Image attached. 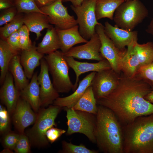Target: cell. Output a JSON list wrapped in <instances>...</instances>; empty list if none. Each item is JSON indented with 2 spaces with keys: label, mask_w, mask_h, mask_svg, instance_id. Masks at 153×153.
Segmentation results:
<instances>
[{
  "label": "cell",
  "mask_w": 153,
  "mask_h": 153,
  "mask_svg": "<svg viewBox=\"0 0 153 153\" xmlns=\"http://www.w3.org/2000/svg\"><path fill=\"white\" fill-rule=\"evenodd\" d=\"M151 89V86L145 81L122 74L114 90L107 96L96 100L97 103L112 110L124 126L138 117L153 114V103L144 98Z\"/></svg>",
  "instance_id": "6da1fadb"
},
{
  "label": "cell",
  "mask_w": 153,
  "mask_h": 153,
  "mask_svg": "<svg viewBox=\"0 0 153 153\" xmlns=\"http://www.w3.org/2000/svg\"><path fill=\"white\" fill-rule=\"evenodd\" d=\"M94 135L99 150L105 153H124L122 126L113 112L98 105Z\"/></svg>",
  "instance_id": "7a4b0ae2"
},
{
  "label": "cell",
  "mask_w": 153,
  "mask_h": 153,
  "mask_svg": "<svg viewBox=\"0 0 153 153\" xmlns=\"http://www.w3.org/2000/svg\"><path fill=\"white\" fill-rule=\"evenodd\" d=\"M124 153H153V114L122 126Z\"/></svg>",
  "instance_id": "3957f363"
},
{
  "label": "cell",
  "mask_w": 153,
  "mask_h": 153,
  "mask_svg": "<svg viewBox=\"0 0 153 153\" xmlns=\"http://www.w3.org/2000/svg\"><path fill=\"white\" fill-rule=\"evenodd\" d=\"M61 108L53 105L46 109H40L33 126L26 132V135L31 145L41 148L48 144L49 141L46 136V132L51 128L56 126L55 120Z\"/></svg>",
  "instance_id": "277c9868"
},
{
  "label": "cell",
  "mask_w": 153,
  "mask_h": 153,
  "mask_svg": "<svg viewBox=\"0 0 153 153\" xmlns=\"http://www.w3.org/2000/svg\"><path fill=\"white\" fill-rule=\"evenodd\" d=\"M148 14V9L139 0L124 1L116 9L113 20L115 25L129 31H133Z\"/></svg>",
  "instance_id": "5b68a950"
},
{
  "label": "cell",
  "mask_w": 153,
  "mask_h": 153,
  "mask_svg": "<svg viewBox=\"0 0 153 153\" xmlns=\"http://www.w3.org/2000/svg\"><path fill=\"white\" fill-rule=\"evenodd\" d=\"M44 58L52 76L53 86L57 92L66 93L72 90L73 91L74 84L69 75V67L63 53L56 50Z\"/></svg>",
  "instance_id": "8992f818"
},
{
  "label": "cell",
  "mask_w": 153,
  "mask_h": 153,
  "mask_svg": "<svg viewBox=\"0 0 153 153\" xmlns=\"http://www.w3.org/2000/svg\"><path fill=\"white\" fill-rule=\"evenodd\" d=\"M68 129L66 134L75 133L84 134L93 143H96L94 131L96 116L93 114L65 107Z\"/></svg>",
  "instance_id": "52a82bcc"
},
{
  "label": "cell",
  "mask_w": 153,
  "mask_h": 153,
  "mask_svg": "<svg viewBox=\"0 0 153 153\" xmlns=\"http://www.w3.org/2000/svg\"><path fill=\"white\" fill-rule=\"evenodd\" d=\"M97 0H86L80 6H71L76 14L79 26V31L81 35L88 41L96 33V26L101 24L97 21L95 13Z\"/></svg>",
  "instance_id": "ba28073f"
},
{
  "label": "cell",
  "mask_w": 153,
  "mask_h": 153,
  "mask_svg": "<svg viewBox=\"0 0 153 153\" xmlns=\"http://www.w3.org/2000/svg\"><path fill=\"white\" fill-rule=\"evenodd\" d=\"M95 29L101 42L100 53L102 56L109 62L112 69L120 75L122 60L127 48L121 49L118 48L106 34L104 26L101 23L96 26Z\"/></svg>",
  "instance_id": "9c48e42d"
},
{
  "label": "cell",
  "mask_w": 153,
  "mask_h": 153,
  "mask_svg": "<svg viewBox=\"0 0 153 153\" xmlns=\"http://www.w3.org/2000/svg\"><path fill=\"white\" fill-rule=\"evenodd\" d=\"M63 1L57 0L40 8L46 16L50 23L62 29L69 28L78 24L76 20L69 14L67 8L63 5Z\"/></svg>",
  "instance_id": "30bf717a"
},
{
  "label": "cell",
  "mask_w": 153,
  "mask_h": 153,
  "mask_svg": "<svg viewBox=\"0 0 153 153\" xmlns=\"http://www.w3.org/2000/svg\"><path fill=\"white\" fill-rule=\"evenodd\" d=\"M120 76L112 69L96 72L90 85L96 99L111 93L117 86Z\"/></svg>",
  "instance_id": "8fae6325"
},
{
  "label": "cell",
  "mask_w": 153,
  "mask_h": 153,
  "mask_svg": "<svg viewBox=\"0 0 153 153\" xmlns=\"http://www.w3.org/2000/svg\"><path fill=\"white\" fill-rule=\"evenodd\" d=\"M40 65L37 79L40 88L41 107H45L52 104L59 95L51 82L47 64L44 57L41 60Z\"/></svg>",
  "instance_id": "7c38bea8"
},
{
  "label": "cell",
  "mask_w": 153,
  "mask_h": 153,
  "mask_svg": "<svg viewBox=\"0 0 153 153\" xmlns=\"http://www.w3.org/2000/svg\"><path fill=\"white\" fill-rule=\"evenodd\" d=\"M101 45L99 36L96 32L90 40L85 44L73 47L63 54L65 56L99 61L104 59L100 53Z\"/></svg>",
  "instance_id": "4fadbf2b"
},
{
  "label": "cell",
  "mask_w": 153,
  "mask_h": 153,
  "mask_svg": "<svg viewBox=\"0 0 153 153\" xmlns=\"http://www.w3.org/2000/svg\"><path fill=\"white\" fill-rule=\"evenodd\" d=\"M26 101L19 98L13 113V121L14 126L19 134H23L25 129L34 124L37 113L35 112Z\"/></svg>",
  "instance_id": "5bb4252c"
},
{
  "label": "cell",
  "mask_w": 153,
  "mask_h": 153,
  "mask_svg": "<svg viewBox=\"0 0 153 153\" xmlns=\"http://www.w3.org/2000/svg\"><path fill=\"white\" fill-rule=\"evenodd\" d=\"M104 27L106 34L120 49H125L126 46L128 47L134 42L137 41V31H129L115 25L113 26L108 21L105 22Z\"/></svg>",
  "instance_id": "9a60e30c"
},
{
  "label": "cell",
  "mask_w": 153,
  "mask_h": 153,
  "mask_svg": "<svg viewBox=\"0 0 153 153\" xmlns=\"http://www.w3.org/2000/svg\"><path fill=\"white\" fill-rule=\"evenodd\" d=\"M64 56L69 67L73 69L75 74L76 80L73 91L78 87L79 78L82 74L90 71L98 72L112 69L109 63L105 59L97 62L90 63L78 61L71 57Z\"/></svg>",
  "instance_id": "2e32d148"
},
{
  "label": "cell",
  "mask_w": 153,
  "mask_h": 153,
  "mask_svg": "<svg viewBox=\"0 0 153 153\" xmlns=\"http://www.w3.org/2000/svg\"><path fill=\"white\" fill-rule=\"evenodd\" d=\"M20 97V92L16 88L13 76L8 71L0 88V99L10 114H13Z\"/></svg>",
  "instance_id": "e0dca14e"
},
{
  "label": "cell",
  "mask_w": 153,
  "mask_h": 153,
  "mask_svg": "<svg viewBox=\"0 0 153 153\" xmlns=\"http://www.w3.org/2000/svg\"><path fill=\"white\" fill-rule=\"evenodd\" d=\"M96 73L92 72L86 75L79 82L78 86L73 93L64 97H58L54 101L52 105L61 107L72 108L83 96L88 88L90 86Z\"/></svg>",
  "instance_id": "ac0fdd59"
},
{
  "label": "cell",
  "mask_w": 153,
  "mask_h": 153,
  "mask_svg": "<svg viewBox=\"0 0 153 153\" xmlns=\"http://www.w3.org/2000/svg\"><path fill=\"white\" fill-rule=\"evenodd\" d=\"M55 28L60 42V49L63 54L68 51L74 46L86 43L88 41L81 35L78 25L64 29Z\"/></svg>",
  "instance_id": "d6986e66"
},
{
  "label": "cell",
  "mask_w": 153,
  "mask_h": 153,
  "mask_svg": "<svg viewBox=\"0 0 153 153\" xmlns=\"http://www.w3.org/2000/svg\"><path fill=\"white\" fill-rule=\"evenodd\" d=\"M44 55L37 51L35 43L29 48L22 50L20 55V63L28 79H31L35 69L40 65Z\"/></svg>",
  "instance_id": "ffe728a7"
},
{
  "label": "cell",
  "mask_w": 153,
  "mask_h": 153,
  "mask_svg": "<svg viewBox=\"0 0 153 153\" xmlns=\"http://www.w3.org/2000/svg\"><path fill=\"white\" fill-rule=\"evenodd\" d=\"M38 75L37 72L34 73L30 82L20 92V97L28 102L36 113L38 112L41 107L40 88Z\"/></svg>",
  "instance_id": "44dd1931"
},
{
  "label": "cell",
  "mask_w": 153,
  "mask_h": 153,
  "mask_svg": "<svg viewBox=\"0 0 153 153\" xmlns=\"http://www.w3.org/2000/svg\"><path fill=\"white\" fill-rule=\"evenodd\" d=\"M24 24L29 31L35 33L37 39L41 36V31L45 28L50 29L53 27L50 25L46 16L39 12H31L23 18Z\"/></svg>",
  "instance_id": "7402d4cb"
},
{
  "label": "cell",
  "mask_w": 153,
  "mask_h": 153,
  "mask_svg": "<svg viewBox=\"0 0 153 153\" xmlns=\"http://www.w3.org/2000/svg\"><path fill=\"white\" fill-rule=\"evenodd\" d=\"M135 42L127 47L126 52L123 58L122 64L121 72L123 74L126 76L130 78L135 76L140 67L139 61L133 48V44Z\"/></svg>",
  "instance_id": "603a6c76"
},
{
  "label": "cell",
  "mask_w": 153,
  "mask_h": 153,
  "mask_svg": "<svg viewBox=\"0 0 153 153\" xmlns=\"http://www.w3.org/2000/svg\"><path fill=\"white\" fill-rule=\"evenodd\" d=\"M8 71L12 75L15 86L19 92L29 83V79L21 63L20 56L18 54L14 56L11 60L9 66Z\"/></svg>",
  "instance_id": "cb8c5ba5"
},
{
  "label": "cell",
  "mask_w": 153,
  "mask_h": 153,
  "mask_svg": "<svg viewBox=\"0 0 153 153\" xmlns=\"http://www.w3.org/2000/svg\"><path fill=\"white\" fill-rule=\"evenodd\" d=\"M60 43L56 28L48 29L42 41L39 44L37 51L43 54H48L60 48Z\"/></svg>",
  "instance_id": "d4e9b609"
},
{
  "label": "cell",
  "mask_w": 153,
  "mask_h": 153,
  "mask_svg": "<svg viewBox=\"0 0 153 153\" xmlns=\"http://www.w3.org/2000/svg\"><path fill=\"white\" fill-rule=\"evenodd\" d=\"M18 52L13 50L6 40L1 39L0 40V67L1 74L0 84L3 83L6 75L8 71L10 62Z\"/></svg>",
  "instance_id": "484cf974"
},
{
  "label": "cell",
  "mask_w": 153,
  "mask_h": 153,
  "mask_svg": "<svg viewBox=\"0 0 153 153\" xmlns=\"http://www.w3.org/2000/svg\"><path fill=\"white\" fill-rule=\"evenodd\" d=\"M125 0H97L95 13L97 20L104 18L112 20L114 13Z\"/></svg>",
  "instance_id": "4316f807"
},
{
  "label": "cell",
  "mask_w": 153,
  "mask_h": 153,
  "mask_svg": "<svg viewBox=\"0 0 153 153\" xmlns=\"http://www.w3.org/2000/svg\"><path fill=\"white\" fill-rule=\"evenodd\" d=\"M95 99L92 87H88L85 93L72 108L96 115L97 108Z\"/></svg>",
  "instance_id": "83f0119b"
},
{
  "label": "cell",
  "mask_w": 153,
  "mask_h": 153,
  "mask_svg": "<svg viewBox=\"0 0 153 153\" xmlns=\"http://www.w3.org/2000/svg\"><path fill=\"white\" fill-rule=\"evenodd\" d=\"M133 48L140 67L153 62V42L140 44L136 41L133 43Z\"/></svg>",
  "instance_id": "f1b7e54d"
},
{
  "label": "cell",
  "mask_w": 153,
  "mask_h": 153,
  "mask_svg": "<svg viewBox=\"0 0 153 153\" xmlns=\"http://www.w3.org/2000/svg\"><path fill=\"white\" fill-rule=\"evenodd\" d=\"M23 17L15 16L11 22L0 28V36L2 39L6 40L14 32L18 31L23 25Z\"/></svg>",
  "instance_id": "f546056e"
},
{
  "label": "cell",
  "mask_w": 153,
  "mask_h": 153,
  "mask_svg": "<svg viewBox=\"0 0 153 153\" xmlns=\"http://www.w3.org/2000/svg\"><path fill=\"white\" fill-rule=\"evenodd\" d=\"M62 150L61 152L64 153H97L98 151L91 150L82 144L75 145L65 141L62 142Z\"/></svg>",
  "instance_id": "4dcf8cb0"
},
{
  "label": "cell",
  "mask_w": 153,
  "mask_h": 153,
  "mask_svg": "<svg viewBox=\"0 0 153 153\" xmlns=\"http://www.w3.org/2000/svg\"><path fill=\"white\" fill-rule=\"evenodd\" d=\"M16 4L19 12L28 13L36 12L45 14L37 7L33 0H16Z\"/></svg>",
  "instance_id": "1f68e13d"
},
{
  "label": "cell",
  "mask_w": 153,
  "mask_h": 153,
  "mask_svg": "<svg viewBox=\"0 0 153 153\" xmlns=\"http://www.w3.org/2000/svg\"><path fill=\"white\" fill-rule=\"evenodd\" d=\"M135 77L153 85V62L140 67Z\"/></svg>",
  "instance_id": "d6a6232c"
},
{
  "label": "cell",
  "mask_w": 153,
  "mask_h": 153,
  "mask_svg": "<svg viewBox=\"0 0 153 153\" xmlns=\"http://www.w3.org/2000/svg\"><path fill=\"white\" fill-rule=\"evenodd\" d=\"M10 114L7 109L0 105V132L1 134L8 132L10 126Z\"/></svg>",
  "instance_id": "836d02e7"
},
{
  "label": "cell",
  "mask_w": 153,
  "mask_h": 153,
  "mask_svg": "<svg viewBox=\"0 0 153 153\" xmlns=\"http://www.w3.org/2000/svg\"><path fill=\"white\" fill-rule=\"evenodd\" d=\"M31 144L28 137L20 134L18 141L14 149L16 153H28L30 152Z\"/></svg>",
  "instance_id": "e575fe53"
},
{
  "label": "cell",
  "mask_w": 153,
  "mask_h": 153,
  "mask_svg": "<svg viewBox=\"0 0 153 153\" xmlns=\"http://www.w3.org/2000/svg\"><path fill=\"white\" fill-rule=\"evenodd\" d=\"M29 30L25 25H23L18 30L20 42L22 50L27 49L32 45L29 38Z\"/></svg>",
  "instance_id": "d590c367"
},
{
  "label": "cell",
  "mask_w": 153,
  "mask_h": 153,
  "mask_svg": "<svg viewBox=\"0 0 153 153\" xmlns=\"http://www.w3.org/2000/svg\"><path fill=\"white\" fill-rule=\"evenodd\" d=\"M19 136L20 134L11 132L8 131L5 133L3 140L5 148L14 150Z\"/></svg>",
  "instance_id": "8d00e7d4"
},
{
  "label": "cell",
  "mask_w": 153,
  "mask_h": 153,
  "mask_svg": "<svg viewBox=\"0 0 153 153\" xmlns=\"http://www.w3.org/2000/svg\"><path fill=\"white\" fill-rule=\"evenodd\" d=\"M66 131L62 129L52 127L48 129L46 133V136L49 142L52 143L56 141Z\"/></svg>",
  "instance_id": "74e56055"
},
{
  "label": "cell",
  "mask_w": 153,
  "mask_h": 153,
  "mask_svg": "<svg viewBox=\"0 0 153 153\" xmlns=\"http://www.w3.org/2000/svg\"><path fill=\"white\" fill-rule=\"evenodd\" d=\"M6 41L14 50L18 52L21 50L20 48L18 31H15L9 36Z\"/></svg>",
  "instance_id": "f35d334b"
},
{
  "label": "cell",
  "mask_w": 153,
  "mask_h": 153,
  "mask_svg": "<svg viewBox=\"0 0 153 153\" xmlns=\"http://www.w3.org/2000/svg\"><path fill=\"white\" fill-rule=\"evenodd\" d=\"M15 12L14 10H10L0 18V26L6 24L12 21L15 18Z\"/></svg>",
  "instance_id": "ab89813d"
},
{
  "label": "cell",
  "mask_w": 153,
  "mask_h": 153,
  "mask_svg": "<svg viewBox=\"0 0 153 153\" xmlns=\"http://www.w3.org/2000/svg\"><path fill=\"white\" fill-rule=\"evenodd\" d=\"M152 89L150 92L144 97V99L149 102L153 103V85L151 86Z\"/></svg>",
  "instance_id": "60d3db41"
},
{
  "label": "cell",
  "mask_w": 153,
  "mask_h": 153,
  "mask_svg": "<svg viewBox=\"0 0 153 153\" xmlns=\"http://www.w3.org/2000/svg\"><path fill=\"white\" fill-rule=\"evenodd\" d=\"M146 31L153 36V18L146 29Z\"/></svg>",
  "instance_id": "b9f144b4"
},
{
  "label": "cell",
  "mask_w": 153,
  "mask_h": 153,
  "mask_svg": "<svg viewBox=\"0 0 153 153\" xmlns=\"http://www.w3.org/2000/svg\"><path fill=\"white\" fill-rule=\"evenodd\" d=\"M86 0H63V1L70 2L74 6H77L80 5L84 1Z\"/></svg>",
  "instance_id": "7bdbcfd3"
},
{
  "label": "cell",
  "mask_w": 153,
  "mask_h": 153,
  "mask_svg": "<svg viewBox=\"0 0 153 153\" xmlns=\"http://www.w3.org/2000/svg\"><path fill=\"white\" fill-rule=\"evenodd\" d=\"M10 5L7 2L3 0H0V9H3L9 7Z\"/></svg>",
  "instance_id": "ee69618b"
},
{
  "label": "cell",
  "mask_w": 153,
  "mask_h": 153,
  "mask_svg": "<svg viewBox=\"0 0 153 153\" xmlns=\"http://www.w3.org/2000/svg\"><path fill=\"white\" fill-rule=\"evenodd\" d=\"M57 0H40L39 2L44 6L50 5Z\"/></svg>",
  "instance_id": "f6af8a7d"
},
{
  "label": "cell",
  "mask_w": 153,
  "mask_h": 153,
  "mask_svg": "<svg viewBox=\"0 0 153 153\" xmlns=\"http://www.w3.org/2000/svg\"><path fill=\"white\" fill-rule=\"evenodd\" d=\"M12 150L7 148H5V149L3 150L1 153H12Z\"/></svg>",
  "instance_id": "bcb514c9"
},
{
  "label": "cell",
  "mask_w": 153,
  "mask_h": 153,
  "mask_svg": "<svg viewBox=\"0 0 153 153\" xmlns=\"http://www.w3.org/2000/svg\"><path fill=\"white\" fill-rule=\"evenodd\" d=\"M129 0H125V1H128Z\"/></svg>",
  "instance_id": "7dc6e473"
},
{
  "label": "cell",
  "mask_w": 153,
  "mask_h": 153,
  "mask_svg": "<svg viewBox=\"0 0 153 153\" xmlns=\"http://www.w3.org/2000/svg\"><path fill=\"white\" fill-rule=\"evenodd\" d=\"M39 2V1L40 0H37Z\"/></svg>",
  "instance_id": "c3c4849f"
},
{
  "label": "cell",
  "mask_w": 153,
  "mask_h": 153,
  "mask_svg": "<svg viewBox=\"0 0 153 153\" xmlns=\"http://www.w3.org/2000/svg\"></svg>",
  "instance_id": "681fc988"
}]
</instances>
